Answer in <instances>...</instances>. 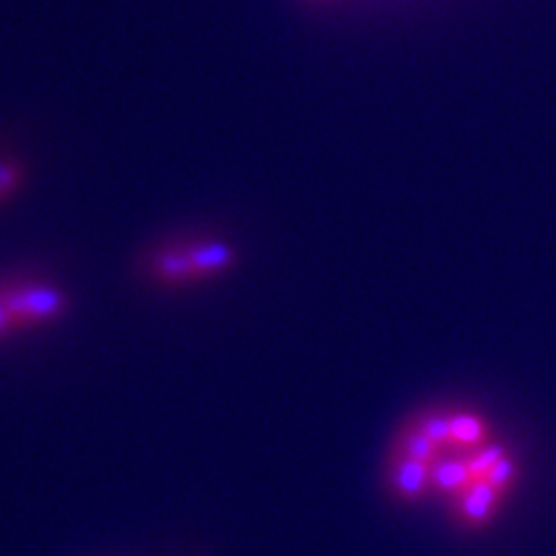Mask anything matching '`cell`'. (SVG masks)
Listing matches in <instances>:
<instances>
[{
  "label": "cell",
  "instance_id": "6da1fadb",
  "mask_svg": "<svg viewBox=\"0 0 556 556\" xmlns=\"http://www.w3.org/2000/svg\"><path fill=\"white\" fill-rule=\"evenodd\" d=\"M0 293L7 301L17 330L50 326L68 309V298L64 291L46 280H13L0 285Z\"/></svg>",
  "mask_w": 556,
  "mask_h": 556
},
{
  "label": "cell",
  "instance_id": "7a4b0ae2",
  "mask_svg": "<svg viewBox=\"0 0 556 556\" xmlns=\"http://www.w3.org/2000/svg\"><path fill=\"white\" fill-rule=\"evenodd\" d=\"M390 486L402 501L417 503L431 491V466L394 452L390 462Z\"/></svg>",
  "mask_w": 556,
  "mask_h": 556
},
{
  "label": "cell",
  "instance_id": "3957f363",
  "mask_svg": "<svg viewBox=\"0 0 556 556\" xmlns=\"http://www.w3.org/2000/svg\"><path fill=\"white\" fill-rule=\"evenodd\" d=\"M477 478L472 475L466 457H439L431 466V491L445 497H459Z\"/></svg>",
  "mask_w": 556,
  "mask_h": 556
},
{
  "label": "cell",
  "instance_id": "277c9868",
  "mask_svg": "<svg viewBox=\"0 0 556 556\" xmlns=\"http://www.w3.org/2000/svg\"><path fill=\"white\" fill-rule=\"evenodd\" d=\"M497 489L491 486L486 480H475L462 495H459V516L464 521L478 526L484 523L497 503Z\"/></svg>",
  "mask_w": 556,
  "mask_h": 556
},
{
  "label": "cell",
  "instance_id": "5b68a950",
  "mask_svg": "<svg viewBox=\"0 0 556 556\" xmlns=\"http://www.w3.org/2000/svg\"><path fill=\"white\" fill-rule=\"evenodd\" d=\"M396 452L397 454H402V456L410 457V459L429 464V466H433L439 457L445 454V452H443L439 445H435L431 439L427 438L422 431H418L415 425H410V427L404 429V433L397 439Z\"/></svg>",
  "mask_w": 556,
  "mask_h": 556
},
{
  "label": "cell",
  "instance_id": "8992f818",
  "mask_svg": "<svg viewBox=\"0 0 556 556\" xmlns=\"http://www.w3.org/2000/svg\"><path fill=\"white\" fill-rule=\"evenodd\" d=\"M450 422H452V447L472 450L482 443L484 425L477 417L456 413V415H450Z\"/></svg>",
  "mask_w": 556,
  "mask_h": 556
},
{
  "label": "cell",
  "instance_id": "52a82bcc",
  "mask_svg": "<svg viewBox=\"0 0 556 556\" xmlns=\"http://www.w3.org/2000/svg\"><path fill=\"white\" fill-rule=\"evenodd\" d=\"M418 431H422L427 438L431 439L435 445H439L443 452L454 450L452 447V422H450V415H439V413H431V415H422L418 418Z\"/></svg>",
  "mask_w": 556,
  "mask_h": 556
},
{
  "label": "cell",
  "instance_id": "ba28073f",
  "mask_svg": "<svg viewBox=\"0 0 556 556\" xmlns=\"http://www.w3.org/2000/svg\"><path fill=\"white\" fill-rule=\"evenodd\" d=\"M190 260L194 264L197 270H217L229 264L231 260V252L229 248L220 245V243H211V245H204V248H197Z\"/></svg>",
  "mask_w": 556,
  "mask_h": 556
},
{
  "label": "cell",
  "instance_id": "9c48e42d",
  "mask_svg": "<svg viewBox=\"0 0 556 556\" xmlns=\"http://www.w3.org/2000/svg\"><path fill=\"white\" fill-rule=\"evenodd\" d=\"M23 184V167L17 161L0 160V204L11 199Z\"/></svg>",
  "mask_w": 556,
  "mask_h": 556
},
{
  "label": "cell",
  "instance_id": "30bf717a",
  "mask_svg": "<svg viewBox=\"0 0 556 556\" xmlns=\"http://www.w3.org/2000/svg\"><path fill=\"white\" fill-rule=\"evenodd\" d=\"M503 457H505L503 447L489 445V447H484V450H478L477 454H472V456H468L466 459H468V466H470L475 478L482 480V478L486 477V472L497 464L498 459H503Z\"/></svg>",
  "mask_w": 556,
  "mask_h": 556
},
{
  "label": "cell",
  "instance_id": "8fae6325",
  "mask_svg": "<svg viewBox=\"0 0 556 556\" xmlns=\"http://www.w3.org/2000/svg\"><path fill=\"white\" fill-rule=\"evenodd\" d=\"M161 273L167 277H188L194 268L190 254H167L160 262Z\"/></svg>",
  "mask_w": 556,
  "mask_h": 556
},
{
  "label": "cell",
  "instance_id": "7c38bea8",
  "mask_svg": "<svg viewBox=\"0 0 556 556\" xmlns=\"http://www.w3.org/2000/svg\"><path fill=\"white\" fill-rule=\"evenodd\" d=\"M511 475H514V466H511V462L507 457H503L486 472V477L482 478V480H486L491 486H495L497 491H501L511 480Z\"/></svg>",
  "mask_w": 556,
  "mask_h": 556
},
{
  "label": "cell",
  "instance_id": "4fadbf2b",
  "mask_svg": "<svg viewBox=\"0 0 556 556\" xmlns=\"http://www.w3.org/2000/svg\"><path fill=\"white\" fill-rule=\"evenodd\" d=\"M15 332H20V330H17L15 319H13L9 307H7V301H4L2 293H0V342L13 337Z\"/></svg>",
  "mask_w": 556,
  "mask_h": 556
}]
</instances>
